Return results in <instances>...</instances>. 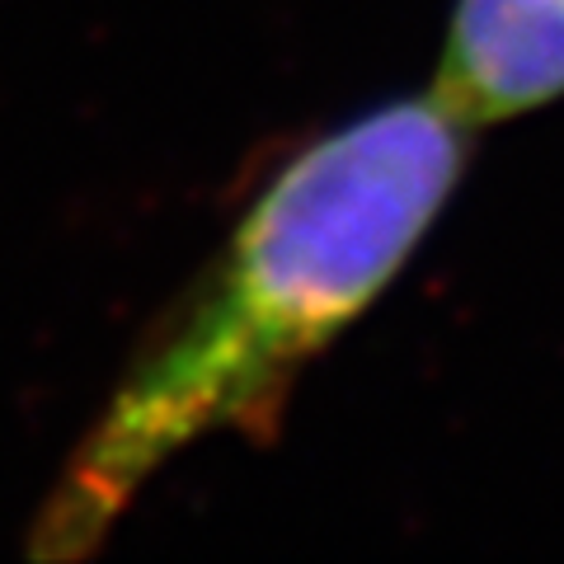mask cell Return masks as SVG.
Instances as JSON below:
<instances>
[{
	"mask_svg": "<svg viewBox=\"0 0 564 564\" xmlns=\"http://www.w3.org/2000/svg\"><path fill=\"white\" fill-rule=\"evenodd\" d=\"M470 137L475 122L433 85L292 155L85 433L39 513L33 551L90 555L174 456L217 433H269L306 367L429 240L466 174Z\"/></svg>",
	"mask_w": 564,
	"mask_h": 564,
	"instance_id": "1",
	"label": "cell"
},
{
	"mask_svg": "<svg viewBox=\"0 0 564 564\" xmlns=\"http://www.w3.org/2000/svg\"><path fill=\"white\" fill-rule=\"evenodd\" d=\"M437 90L475 128L564 95V0H456Z\"/></svg>",
	"mask_w": 564,
	"mask_h": 564,
	"instance_id": "2",
	"label": "cell"
}]
</instances>
